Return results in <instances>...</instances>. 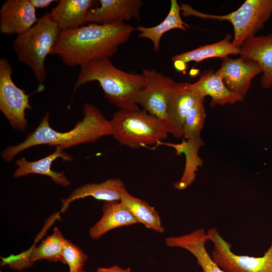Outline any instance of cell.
Listing matches in <instances>:
<instances>
[{
  "label": "cell",
  "instance_id": "cell-1",
  "mask_svg": "<svg viewBox=\"0 0 272 272\" xmlns=\"http://www.w3.org/2000/svg\"><path fill=\"white\" fill-rule=\"evenodd\" d=\"M135 30L125 23L88 24L61 31L51 54L59 56L70 67H83L93 61L109 58Z\"/></svg>",
  "mask_w": 272,
  "mask_h": 272
},
{
  "label": "cell",
  "instance_id": "cell-2",
  "mask_svg": "<svg viewBox=\"0 0 272 272\" xmlns=\"http://www.w3.org/2000/svg\"><path fill=\"white\" fill-rule=\"evenodd\" d=\"M83 113V119L78 122L72 129L65 132L56 131L49 125L50 114L46 113L35 129L28 133L23 142L6 148L1 153L2 157L10 162L20 152L33 146L48 145L59 146L64 149L95 142L101 137L111 134L110 120L96 106L85 103Z\"/></svg>",
  "mask_w": 272,
  "mask_h": 272
},
{
  "label": "cell",
  "instance_id": "cell-3",
  "mask_svg": "<svg viewBox=\"0 0 272 272\" xmlns=\"http://www.w3.org/2000/svg\"><path fill=\"white\" fill-rule=\"evenodd\" d=\"M93 81L99 83L105 97L119 109H140L136 99L145 85L142 74L122 71L115 66L109 58L102 59L81 67L75 89Z\"/></svg>",
  "mask_w": 272,
  "mask_h": 272
},
{
  "label": "cell",
  "instance_id": "cell-4",
  "mask_svg": "<svg viewBox=\"0 0 272 272\" xmlns=\"http://www.w3.org/2000/svg\"><path fill=\"white\" fill-rule=\"evenodd\" d=\"M61 30L50 13L38 18L25 33L17 36L14 50L19 61L32 71L37 82L42 84L47 77L45 61L57 41Z\"/></svg>",
  "mask_w": 272,
  "mask_h": 272
},
{
  "label": "cell",
  "instance_id": "cell-5",
  "mask_svg": "<svg viewBox=\"0 0 272 272\" xmlns=\"http://www.w3.org/2000/svg\"><path fill=\"white\" fill-rule=\"evenodd\" d=\"M110 122L111 135L120 144L132 149L160 144L169 134L161 121L140 108L119 109Z\"/></svg>",
  "mask_w": 272,
  "mask_h": 272
},
{
  "label": "cell",
  "instance_id": "cell-6",
  "mask_svg": "<svg viewBox=\"0 0 272 272\" xmlns=\"http://www.w3.org/2000/svg\"><path fill=\"white\" fill-rule=\"evenodd\" d=\"M180 7L184 16H194L205 19L230 22L234 29L232 42L238 48L246 40L255 36L272 14V0H246L236 11L221 16L201 13L185 4H181Z\"/></svg>",
  "mask_w": 272,
  "mask_h": 272
},
{
  "label": "cell",
  "instance_id": "cell-7",
  "mask_svg": "<svg viewBox=\"0 0 272 272\" xmlns=\"http://www.w3.org/2000/svg\"><path fill=\"white\" fill-rule=\"evenodd\" d=\"M142 74L145 85L137 97V104L161 121L169 133L178 138L168 114L169 102L175 82L154 69H144Z\"/></svg>",
  "mask_w": 272,
  "mask_h": 272
},
{
  "label": "cell",
  "instance_id": "cell-8",
  "mask_svg": "<svg viewBox=\"0 0 272 272\" xmlns=\"http://www.w3.org/2000/svg\"><path fill=\"white\" fill-rule=\"evenodd\" d=\"M209 240L214 244L211 257L214 262L227 272H272V238L270 246L261 256L238 255L232 250V245L212 228L207 232Z\"/></svg>",
  "mask_w": 272,
  "mask_h": 272
},
{
  "label": "cell",
  "instance_id": "cell-9",
  "mask_svg": "<svg viewBox=\"0 0 272 272\" xmlns=\"http://www.w3.org/2000/svg\"><path fill=\"white\" fill-rule=\"evenodd\" d=\"M13 70L5 58L0 59V110L11 126L20 131L27 127L25 111L32 110L30 95L19 88L12 78Z\"/></svg>",
  "mask_w": 272,
  "mask_h": 272
},
{
  "label": "cell",
  "instance_id": "cell-10",
  "mask_svg": "<svg viewBox=\"0 0 272 272\" xmlns=\"http://www.w3.org/2000/svg\"><path fill=\"white\" fill-rule=\"evenodd\" d=\"M215 72L230 91L243 100L252 80L262 72L256 62L241 56L236 59L224 57L221 67Z\"/></svg>",
  "mask_w": 272,
  "mask_h": 272
},
{
  "label": "cell",
  "instance_id": "cell-11",
  "mask_svg": "<svg viewBox=\"0 0 272 272\" xmlns=\"http://www.w3.org/2000/svg\"><path fill=\"white\" fill-rule=\"evenodd\" d=\"M36 9L29 0H7L0 9V32L7 35H21L37 22Z\"/></svg>",
  "mask_w": 272,
  "mask_h": 272
},
{
  "label": "cell",
  "instance_id": "cell-12",
  "mask_svg": "<svg viewBox=\"0 0 272 272\" xmlns=\"http://www.w3.org/2000/svg\"><path fill=\"white\" fill-rule=\"evenodd\" d=\"M100 6L89 11L86 24H111L134 18L140 20L141 0H100Z\"/></svg>",
  "mask_w": 272,
  "mask_h": 272
},
{
  "label": "cell",
  "instance_id": "cell-13",
  "mask_svg": "<svg viewBox=\"0 0 272 272\" xmlns=\"http://www.w3.org/2000/svg\"><path fill=\"white\" fill-rule=\"evenodd\" d=\"M207 232L203 229L180 236L169 237L165 239L169 247H179L188 251L196 258L202 272H227L220 268L208 253L206 244L209 241Z\"/></svg>",
  "mask_w": 272,
  "mask_h": 272
},
{
  "label": "cell",
  "instance_id": "cell-14",
  "mask_svg": "<svg viewBox=\"0 0 272 272\" xmlns=\"http://www.w3.org/2000/svg\"><path fill=\"white\" fill-rule=\"evenodd\" d=\"M60 158L64 161H72L73 158L63 151L59 146L55 147V151L51 154L35 161H28L24 157H21L16 161L18 168L13 176L19 178L30 174H38L49 177L56 184L66 187L71 183L63 171L57 172L51 169L52 162Z\"/></svg>",
  "mask_w": 272,
  "mask_h": 272
},
{
  "label": "cell",
  "instance_id": "cell-15",
  "mask_svg": "<svg viewBox=\"0 0 272 272\" xmlns=\"http://www.w3.org/2000/svg\"><path fill=\"white\" fill-rule=\"evenodd\" d=\"M241 56L256 62L262 70L261 85L272 86V33L254 36L246 40L240 48Z\"/></svg>",
  "mask_w": 272,
  "mask_h": 272
},
{
  "label": "cell",
  "instance_id": "cell-16",
  "mask_svg": "<svg viewBox=\"0 0 272 272\" xmlns=\"http://www.w3.org/2000/svg\"><path fill=\"white\" fill-rule=\"evenodd\" d=\"M190 83H174L168 108L169 120L178 138H182L181 130L184 119L190 109L198 101L205 99L190 88Z\"/></svg>",
  "mask_w": 272,
  "mask_h": 272
},
{
  "label": "cell",
  "instance_id": "cell-17",
  "mask_svg": "<svg viewBox=\"0 0 272 272\" xmlns=\"http://www.w3.org/2000/svg\"><path fill=\"white\" fill-rule=\"evenodd\" d=\"M97 2L94 0H60L50 14L61 31L76 29L85 25L89 11Z\"/></svg>",
  "mask_w": 272,
  "mask_h": 272
},
{
  "label": "cell",
  "instance_id": "cell-18",
  "mask_svg": "<svg viewBox=\"0 0 272 272\" xmlns=\"http://www.w3.org/2000/svg\"><path fill=\"white\" fill-rule=\"evenodd\" d=\"M190 88L201 97L210 96V106L234 104L242 102L239 96L230 91L225 85L222 79L212 70H206L194 83H190Z\"/></svg>",
  "mask_w": 272,
  "mask_h": 272
},
{
  "label": "cell",
  "instance_id": "cell-19",
  "mask_svg": "<svg viewBox=\"0 0 272 272\" xmlns=\"http://www.w3.org/2000/svg\"><path fill=\"white\" fill-rule=\"evenodd\" d=\"M125 189L124 183L118 178L109 179L99 183L82 185L74 189L66 198L61 199L60 212H64L73 201L88 196L105 202L120 201Z\"/></svg>",
  "mask_w": 272,
  "mask_h": 272
},
{
  "label": "cell",
  "instance_id": "cell-20",
  "mask_svg": "<svg viewBox=\"0 0 272 272\" xmlns=\"http://www.w3.org/2000/svg\"><path fill=\"white\" fill-rule=\"evenodd\" d=\"M172 147L176 152V155L183 154L185 162L184 169L181 178L174 183L173 187L179 190L186 189L195 180L196 172L201 167L203 161L198 155L199 148L205 143L201 137L183 140L178 144L160 143Z\"/></svg>",
  "mask_w": 272,
  "mask_h": 272
},
{
  "label": "cell",
  "instance_id": "cell-21",
  "mask_svg": "<svg viewBox=\"0 0 272 272\" xmlns=\"http://www.w3.org/2000/svg\"><path fill=\"white\" fill-rule=\"evenodd\" d=\"M102 213L100 219L90 229V236L93 239L100 238L115 228L138 223L132 213L120 201L105 202Z\"/></svg>",
  "mask_w": 272,
  "mask_h": 272
},
{
  "label": "cell",
  "instance_id": "cell-22",
  "mask_svg": "<svg viewBox=\"0 0 272 272\" xmlns=\"http://www.w3.org/2000/svg\"><path fill=\"white\" fill-rule=\"evenodd\" d=\"M180 6L176 0H171L169 12L165 19L159 24L151 27L139 25L135 29L140 33L139 38H146L153 43V50L155 52L160 50V40L166 32L174 29L185 31L189 26L182 20L180 12Z\"/></svg>",
  "mask_w": 272,
  "mask_h": 272
},
{
  "label": "cell",
  "instance_id": "cell-23",
  "mask_svg": "<svg viewBox=\"0 0 272 272\" xmlns=\"http://www.w3.org/2000/svg\"><path fill=\"white\" fill-rule=\"evenodd\" d=\"M232 36L227 34L221 41L214 43L200 46L198 47L172 57V62L180 60L185 63L192 61L199 62L213 57L224 58L230 54H240V49L233 45Z\"/></svg>",
  "mask_w": 272,
  "mask_h": 272
},
{
  "label": "cell",
  "instance_id": "cell-24",
  "mask_svg": "<svg viewBox=\"0 0 272 272\" xmlns=\"http://www.w3.org/2000/svg\"><path fill=\"white\" fill-rule=\"evenodd\" d=\"M120 201L129 210L138 223L158 233L164 231L158 213L147 202L133 196L126 189L123 191Z\"/></svg>",
  "mask_w": 272,
  "mask_h": 272
},
{
  "label": "cell",
  "instance_id": "cell-25",
  "mask_svg": "<svg viewBox=\"0 0 272 272\" xmlns=\"http://www.w3.org/2000/svg\"><path fill=\"white\" fill-rule=\"evenodd\" d=\"M65 240L58 229L55 227L52 234L47 236L39 245L23 253L33 263L41 259L62 263L61 253Z\"/></svg>",
  "mask_w": 272,
  "mask_h": 272
},
{
  "label": "cell",
  "instance_id": "cell-26",
  "mask_svg": "<svg viewBox=\"0 0 272 272\" xmlns=\"http://www.w3.org/2000/svg\"><path fill=\"white\" fill-rule=\"evenodd\" d=\"M205 99L196 102L186 115L182 125L181 133L185 140L200 137L206 114L203 106Z\"/></svg>",
  "mask_w": 272,
  "mask_h": 272
},
{
  "label": "cell",
  "instance_id": "cell-27",
  "mask_svg": "<svg viewBox=\"0 0 272 272\" xmlns=\"http://www.w3.org/2000/svg\"><path fill=\"white\" fill-rule=\"evenodd\" d=\"M61 256L62 263L69 266V272H87L83 269L88 256L83 251L65 239Z\"/></svg>",
  "mask_w": 272,
  "mask_h": 272
},
{
  "label": "cell",
  "instance_id": "cell-28",
  "mask_svg": "<svg viewBox=\"0 0 272 272\" xmlns=\"http://www.w3.org/2000/svg\"><path fill=\"white\" fill-rule=\"evenodd\" d=\"M32 6L36 9H43L48 7L54 2V0H29Z\"/></svg>",
  "mask_w": 272,
  "mask_h": 272
},
{
  "label": "cell",
  "instance_id": "cell-29",
  "mask_svg": "<svg viewBox=\"0 0 272 272\" xmlns=\"http://www.w3.org/2000/svg\"><path fill=\"white\" fill-rule=\"evenodd\" d=\"M96 272H131L129 268H122L117 265H113L110 267L98 268Z\"/></svg>",
  "mask_w": 272,
  "mask_h": 272
},
{
  "label": "cell",
  "instance_id": "cell-30",
  "mask_svg": "<svg viewBox=\"0 0 272 272\" xmlns=\"http://www.w3.org/2000/svg\"><path fill=\"white\" fill-rule=\"evenodd\" d=\"M174 67L178 71H183L186 69V63L180 60H176L173 62Z\"/></svg>",
  "mask_w": 272,
  "mask_h": 272
},
{
  "label": "cell",
  "instance_id": "cell-31",
  "mask_svg": "<svg viewBox=\"0 0 272 272\" xmlns=\"http://www.w3.org/2000/svg\"><path fill=\"white\" fill-rule=\"evenodd\" d=\"M0 272H2V271L1 270Z\"/></svg>",
  "mask_w": 272,
  "mask_h": 272
}]
</instances>
